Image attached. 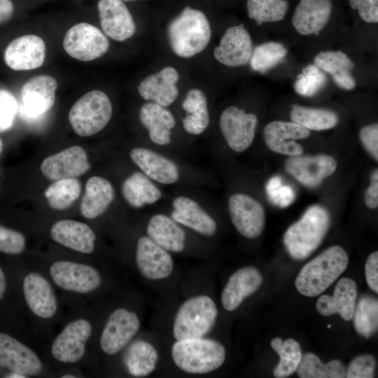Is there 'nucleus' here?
I'll use <instances>...</instances> for the list:
<instances>
[{"mask_svg": "<svg viewBox=\"0 0 378 378\" xmlns=\"http://www.w3.org/2000/svg\"><path fill=\"white\" fill-rule=\"evenodd\" d=\"M128 155L138 169L161 186L203 188L210 183L206 170L149 146H134Z\"/></svg>", "mask_w": 378, "mask_h": 378, "instance_id": "obj_1", "label": "nucleus"}, {"mask_svg": "<svg viewBox=\"0 0 378 378\" xmlns=\"http://www.w3.org/2000/svg\"><path fill=\"white\" fill-rule=\"evenodd\" d=\"M167 38L174 53L190 58L202 52L211 37L210 23L203 12L186 7L169 22Z\"/></svg>", "mask_w": 378, "mask_h": 378, "instance_id": "obj_2", "label": "nucleus"}, {"mask_svg": "<svg viewBox=\"0 0 378 378\" xmlns=\"http://www.w3.org/2000/svg\"><path fill=\"white\" fill-rule=\"evenodd\" d=\"M348 262L342 247L328 248L301 269L295 282L298 291L307 297L320 295L345 271Z\"/></svg>", "mask_w": 378, "mask_h": 378, "instance_id": "obj_3", "label": "nucleus"}, {"mask_svg": "<svg viewBox=\"0 0 378 378\" xmlns=\"http://www.w3.org/2000/svg\"><path fill=\"white\" fill-rule=\"evenodd\" d=\"M330 223V215L323 206H309L284 234V244L290 256L302 260L311 255L322 242Z\"/></svg>", "mask_w": 378, "mask_h": 378, "instance_id": "obj_4", "label": "nucleus"}, {"mask_svg": "<svg viewBox=\"0 0 378 378\" xmlns=\"http://www.w3.org/2000/svg\"><path fill=\"white\" fill-rule=\"evenodd\" d=\"M174 363L181 370L195 374L219 368L225 359L224 346L213 339L202 337L176 340L172 346Z\"/></svg>", "mask_w": 378, "mask_h": 378, "instance_id": "obj_5", "label": "nucleus"}, {"mask_svg": "<svg viewBox=\"0 0 378 378\" xmlns=\"http://www.w3.org/2000/svg\"><path fill=\"white\" fill-rule=\"evenodd\" d=\"M193 191L194 187H181L169 197V215L178 223L202 237L217 232L216 219L208 209L207 201Z\"/></svg>", "mask_w": 378, "mask_h": 378, "instance_id": "obj_6", "label": "nucleus"}, {"mask_svg": "<svg viewBox=\"0 0 378 378\" xmlns=\"http://www.w3.org/2000/svg\"><path fill=\"white\" fill-rule=\"evenodd\" d=\"M218 315L214 301L198 295L186 300L178 308L173 323L176 340L202 337L214 327Z\"/></svg>", "mask_w": 378, "mask_h": 378, "instance_id": "obj_7", "label": "nucleus"}, {"mask_svg": "<svg viewBox=\"0 0 378 378\" xmlns=\"http://www.w3.org/2000/svg\"><path fill=\"white\" fill-rule=\"evenodd\" d=\"M113 106L109 97L100 90L83 94L71 108L69 120L74 131L79 136L94 135L110 122Z\"/></svg>", "mask_w": 378, "mask_h": 378, "instance_id": "obj_8", "label": "nucleus"}, {"mask_svg": "<svg viewBox=\"0 0 378 378\" xmlns=\"http://www.w3.org/2000/svg\"><path fill=\"white\" fill-rule=\"evenodd\" d=\"M48 270L52 282L69 293L89 295L97 291L102 284L100 272L88 263L58 260L52 262Z\"/></svg>", "mask_w": 378, "mask_h": 378, "instance_id": "obj_9", "label": "nucleus"}, {"mask_svg": "<svg viewBox=\"0 0 378 378\" xmlns=\"http://www.w3.org/2000/svg\"><path fill=\"white\" fill-rule=\"evenodd\" d=\"M139 119L146 131L149 142L147 146L183 158L174 146L176 120L168 107L147 102L139 109Z\"/></svg>", "mask_w": 378, "mask_h": 378, "instance_id": "obj_10", "label": "nucleus"}, {"mask_svg": "<svg viewBox=\"0 0 378 378\" xmlns=\"http://www.w3.org/2000/svg\"><path fill=\"white\" fill-rule=\"evenodd\" d=\"M93 331L87 318L69 321L53 340L50 346L52 357L62 364H75L84 357Z\"/></svg>", "mask_w": 378, "mask_h": 378, "instance_id": "obj_11", "label": "nucleus"}, {"mask_svg": "<svg viewBox=\"0 0 378 378\" xmlns=\"http://www.w3.org/2000/svg\"><path fill=\"white\" fill-rule=\"evenodd\" d=\"M218 125L229 148L235 153H242L251 146L254 140L258 118L243 108L229 106L221 112Z\"/></svg>", "mask_w": 378, "mask_h": 378, "instance_id": "obj_12", "label": "nucleus"}, {"mask_svg": "<svg viewBox=\"0 0 378 378\" xmlns=\"http://www.w3.org/2000/svg\"><path fill=\"white\" fill-rule=\"evenodd\" d=\"M109 46L104 33L86 22L74 25L63 38V48L66 53L82 62H90L102 57L108 51Z\"/></svg>", "mask_w": 378, "mask_h": 378, "instance_id": "obj_13", "label": "nucleus"}, {"mask_svg": "<svg viewBox=\"0 0 378 378\" xmlns=\"http://www.w3.org/2000/svg\"><path fill=\"white\" fill-rule=\"evenodd\" d=\"M139 328L140 321L134 312L125 307L114 309L100 335L101 350L108 356L118 354L130 344Z\"/></svg>", "mask_w": 378, "mask_h": 378, "instance_id": "obj_14", "label": "nucleus"}, {"mask_svg": "<svg viewBox=\"0 0 378 378\" xmlns=\"http://www.w3.org/2000/svg\"><path fill=\"white\" fill-rule=\"evenodd\" d=\"M22 293L30 313L37 319L50 321L57 314L59 305L50 281L37 271H30L23 278Z\"/></svg>", "mask_w": 378, "mask_h": 378, "instance_id": "obj_15", "label": "nucleus"}, {"mask_svg": "<svg viewBox=\"0 0 378 378\" xmlns=\"http://www.w3.org/2000/svg\"><path fill=\"white\" fill-rule=\"evenodd\" d=\"M227 210L237 231L247 239L260 235L265 227V210L262 204L251 195L234 192L227 200Z\"/></svg>", "mask_w": 378, "mask_h": 378, "instance_id": "obj_16", "label": "nucleus"}, {"mask_svg": "<svg viewBox=\"0 0 378 378\" xmlns=\"http://www.w3.org/2000/svg\"><path fill=\"white\" fill-rule=\"evenodd\" d=\"M0 367L27 377L44 370L43 361L33 349L4 332H0Z\"/></svg>", "mask_w": 378, "mask_h": 378, "instance_id": "obj_17", "label": "nucleus"}, {"mask_svg": "<svg viewBox=\"0 0 378 378\" xmlns=\"http://www.w3.org/2000/svg\"><path fill=\"white\" fill-rule=\"evenodd\" d=\"M135 261L140 274L149 280L166 279L171 275L174 269V261L170 253L146 234L137 239Z\"/></svg>", "mask_w": 378, "mask_h": 378, "instance_id": "obj_18", "label": "nucleus"}, {"mask_svg": "<svg viewBox=\"0 0 378 378\" xmlns=\"http://www.w3.org/2000/svg\"><path fill=\"white\" fill-rule=\"evenodd\" d=\"M90 169L83 148L74 146L45 158L41 164L42 174L50 181L76 178Z\"/></svg>", "mask_w": 378, "mask_h": 378, "instance_id": "obj_19", "label": "nucleus"}, {"mask_svg": "<svg viewBox=\"0 0 378 378\" xmlns=\"http://www.w3.org/2000/svg\"><path fill=\"white\" fill-rule=\"evenodd\" d=\"M253 50L251 35L243 24L229 27L214 51L215 59L229 67L249 63Z\"/></svg>", "mask_w": 378, "mask_h": 378, "instance_id": "obj_20", "label": "nucleus"}, {"mask_svg": "<svg viewBox=\"0 0 378 378\" xmlns=\"http://www.w3.org/2000/svg\"><path fill=\"white\" fill-rule=\"evenodd\" d=\"M57 80L48 75L29 79L21 89V112L27 118H37L54 105Z\"/></svg>", "mask_w": 378, "mask_h": 378, "instance_id": "obj_21", "label": "nucleus"}, {"mask_svg": "<svg viewBox=\"0 0 378 378\" xmlns=\"http://www.w3.org/2000/svg\"><path fill=\"white\" fill-rule=\"evenodd\" d=\"M46 57V44L36 35L28 34L13 40L4 51V61L15 71H28L41 66Z\"/></svg>", "mask_w": 378, "mask_h": 378, "instance_id": "obj_22", "label": "nucleus"}, {"mask_svg": "<svg viewBox=\"0 0 378 378\" xmlns=\"http://www.w3.org/2000/svg\"><path fill=\"white\" fill-rule=\"evenodd\" d=\"M120 192L125 202L134 209L158 205L165 198L162 186L138 169L124 178Z\"/></svg>", "mask_w": 378, "mask_h": 378, "instance_id": "obj_23", "label": "nucleus"}, {"mask_svg": "<svg viewBox=\"0 0 378 378\" xmlns=\"http://www.w3.org/2000/svg\"><path fill=\"white\" fill-rule=\"evenodd\" d=\"M288 173L305 186H319L336 168L335 160L326 155L315 156H290L285 163Z\"/></svg>", "mask_w": 378, "mask_h": 378, "instance_id": "obj_24", "label": "nucleus"}, {"mask_svg": "<svg viewBox=\"0 0 378 378\" xmlns=\"http://www.w3.org/2000/svg\"><path fill=\"white\" fill-rule=\"evenodd\" d=\"M309 135V130L293 121L274 120L268 123L263 130L267 146L275 153L289 156L302 154L303 148L295 141Z\"/></svg>", "mask_w": 378, "mask_h": 378, "instance_id": "obj_25", "label": "nucleus"}, {"mask_svg": "<svg viewBox=\"0 0 378 378\" xmlns=\"http://www.w3.org/2000/svg\"><path fill=\"white\" fill-rule=\"evenodd\" d=\"M184 228L168 213L155 212L148 216L145 231L148 237L168 252L179 253L185 251L187 244Z\"/></svg>", "mask_w": 378, "mask_h": 378, "instance_id": "obj_26", "label": "nucleus"}, {"mask_svg": "<svg viewBox=\"0 0 378 378\" xmlns=\"http://www.w3.org/2000/svg\"><path fill=\"white\" fill-rule=\"evenodd\" d=\"M97 8L102 29L107 36L116 41L133 36L136 24L122 0H99Z\"/></svg>", "mask_w": 378, "mask_h": 378, "instance_id": "obj_27", "label": "nucleus"}, {"mask_svg": "<svg viewBox=\"0 0 378 378\" xmlns=\"http://www.w3.org/2000/svg\"><path fill=\"white\" fill-rule=\"evenodd\" d=\"M178 80L177 70L173 66H165L143 79L138 85L137 90L144 100L169 107L178 96L176 86Z\"/></svg>", "mask_w": 378, "mask_h": 378, "instance_id": "obj_28", "label": "nucleus"}, {"mask_svg": "<svg viewBox=\"0 0 378 378\" xmlns=\"http://www.w3.org/2000/svg\"><path fill=\"white\" fill-rule=\"evenodd\" d=\"M52 241L67 248L83 254L92 253L97 236L86 223L63 219L55 223L50 230Z\"/></svg>", "mask_w": 378, "mask_h": 378, "instance_id": "obj_29", "label": "nucleus"}, {"mask_svg": "<svg viewBox=\"0 0 378 378\" xmlns=\"http://www.w3.org/2000/svg\"><path fill=\"white\" fill-rule=\"evenodd\" d=\"M262 283V276L253 267L237 270L229 278L222 293L221 303L229 312L235 310L244 300L258 290Z\"/></svg>", "mask_w": 378, "mask_h": 378, "instance_id": "obj_30", "label": "nucleus"}, {"mask_svg": "<svg viewBox=\"0 0 378 378\" xmlns=\"http://www.w3.org/2000/svg\"><path fill=\"white\" fill-rule=\"evenodd\" d=\"M332 7L331 0H300L292 24L301 35H318L329 21Z\"/></svg>", "mask_w": 378, "mask_h": 378, "instance_id": "obj_31", "label": "nucleus"}, {"mask_svg": "<svg viewBox=\"0 0 378 378\" xmlns=\"http://www.w3.org/2000/svg\"><path fill=\"white\" fill-rule=\"evenodd\" d=\"M357 293L356 282L344 277L337 283L332 296L323 295L318 298L316 310L323 316L339 314L344 320L350 321L353 318Z\"/></svg>", "mask_w": 378, "mask_h": 378, "instance_id": "obj_32", "label": "nucleus"}, {"mask_svg": "<svg viewBox=\"0 0 378 378\" xmlns=\"http://www.w3.org/2000/svg\"><path fill=\"white\" fill-rule=\"evenodd\" d=\"M115 196L114 187L109 180L99 176L90 177L80 202L82 216L90 220L99 217L110 207Z\"/></svg>", "mask_w": 378, "mask_h": 378, "instance_id": "obj_33", "label": "nucleus"}, {"mask_svg": "<svg viewBox=\"0 0 378 378\" xmlns=\"http://www.w3.org/2000/svg\"><path fill=\"white\" fill-rule=\"evenodd\" d=\"M185 114L181 119L183 131L192 136L204 134L210 124L208 101L204 92L198 88L190 89L181 103Z\"/></svg>", "mask_w": 378, "mask_h": 378, "instance_id": "obj_34", "label": "nucleus"}, {"mask_svg": "<svg viewBox=\"0 0 378 378\" xmlns=\"http://www.w3.org/2000/svg\"><path fill=\"white\" fill-rule=\"evenodd\" d=\"M314 64L330 74L340 88L350 90L355 88L356 80L351 75L354 64L344 52L340 50L320 52L314 57Z\"/></svg>", "mask_w": 378, "mask_h": 378, "instance_id": "obj_35", "label": "nucleus"}, {"mask_svg": "<svg viewBox=\"0 0 378 378\" xmlns=\"http://www.w3.org/2000/svg\"><path fill=\"white\" fill-rule=\"evenodd\" d=\"M159 359L156 348L150 342L139 340L131 343L124 354V364L128 373L135 377H144L156 368Z\"/></svg>", "mask_w": 378, "mask_h": 378, "instance_id": "obj_36", "label": "nucleus"}, {"mask_svg": "<svg viewBox=\"0 0 378 378\" xmlns=\"http://www.w3.org/2000/svg\"><path fill=\"white\" fill-rule=\"evenodd\" d=\"M290 115L293 122L309 130H329L336 126L338 122L337 113L325 108L293 105Z\"/></svg>", "mask_w": 378, "mask_h": 378, "instance_id": "obj_37", "label": "nucleus"}, {"mask_svg": "<svg viewBox=\"0 0 378 378\" xmlns=\"http://www.w3.org/2000/svg\"><path fill=\"white\" fill-rule=\"evenodd\" d=\"M81 186L76 178L54 181L45 190L44 196L49 206L55 210H64L80 197Z\"/></svg>", "mask_w": 378, "mask_h": 378, "instance_id": "obj_38", "label": "nucleus"}, {"mask_svg": "<svg viewBox=\"0 0 378 378\" xmlns=\"http://www.w3.org/2000/svg\"><path fill=\"white\" fill-rule=\"evenodd\" d=\"M296 370L301 378L346 377V370L340 360H333L324 364L312 353H307L302 356Z\"/></svg>", "mask_w": 378, "mask_h": 378, "instance_id": "obj_39", "label": "nucleus"}, {"mask_svg": "<svg viewBox=\"0 0 378 378\" xmlns=\"http://www.w3.org/2000/svg\"><path fill=\"white\" fill-rule=\"evenodd\" d=\"M270 344L280 357V362L274 370V377L283 378L293 374L302 356L299 343L292 338L283 341L280 337H275Z\"/></svg>", "mask_w": 378, "mask_h": 378, "instance_id": "obj_40", "label": "nucleus"}, {"mask_svg": "<svg viewBox=\"0 0 378 378\" xmlns=\"http://www.w3.org/2000/svg\"><path fill=\"white\" fill-rule=\"evenodd\" d=\"M354 325L356 332L369 338L378 328V301L372 296H363L356 304Z\"/></svg>", "mask_w": 378, "mask_h": 378, "instance_id": "obj_41", "label": "nucleus"}, {"mask_svg": "<svg viewBox=\"0 0 378 378\" xmlns=\"http://www.w3.org/2000/svg\"><path fill=\"white\" fill-rule=\"evenodd\" d=\"M287 55L286 48L278 42H266L253 48L249 61L251 68L265 74L281 62Z\"/></svg>", "mask_w": 378, "mask_h": 378, "instance_id": "obj_42", "label": "nucleus"}, {"mask_svg": "<svg viewBox=\"0 0 378 378\" xmlns=\"http://www.w3.org/2000/svg\"><path fill=\"white\" fill-rule=\"evenodd\" d=\"M246 8L248 17L257 24L282 20L288 10L286 0H248Z\"/></svg>", "mask_w": 378, "mask_h": 378, "instance_id": "obj_43", "label": "nucleus"}, {"mask_svg": "<svg viewBox=\"0 0 378 378\" xmlns=\"http://www.w3.org/2000/svg\"><path fill=\"white\" fill-rule=\"evenodd\" d=\"M327 77L316 64L306 66L294 83L295 92L304 97H312L324 88Z\"/></svg>", "mask_w": 378, "mask_h": 378, "instance_id": "obj_44", "label": "nucleus"}, {"mask_svg": "<svg viewBox=\"0 0 378 378\" xmlns=\"http://www.w3.org/2000/svg\"><path fill=\"white\" fill-rule=\"evenodd\" d=\"M18 104L9 91L0 89V132L10 129L14 123Z\"/></svg>", "mask_w": 378, "mask_h": 378, "instance_id": "obj_45", "label": "nucleus"}, {"mask_svg": "<svg viewBox=\"0 0 378 378\" xmlns=\"http://www.w3.org/2000/svg\"><path fill=\"white\" fill-rule=\"evenodd\" d=\"M26 246L25 237L21 232L0 225V251L10 255L22 253Z\"/></svg>", "mask_w": 378, "mask_h": 378, "instance_id": "obj_46", "label": "nucleus"}, {"mask_svg": "<svg viewBox=\"0 0 378 378\" xmlns=\"http://www.w3.org/2000/svg\"><path fill=\"white\" fill-rule=\"evenodd\" d=\"M375 358L370 354L361 355L353 359L346 370L347 378H372L374 376Z\"/></svg>", "mask_w": 378, "mask_h": 378, "instance_id": "obj_47", "label": "nucleus"}, {"mask_svg": "<svg viewBox=\"0 0 378 378\" xmlns=\"http://www.w3.org/2000/svg\"><path fill=\"white\" fill-rule=\"evenodd\" d=\"M351 7L357 10L361 19L368 23L378 22V0H349Z\"/></svg>", "mask_w": 378, "mask_h": 378, "instance_id": "obj_48", "label": "nucleus"}, {"mask_svg": "<svg viewBox=\"0 0 378 378\" xmlns=\"http://www.w3.org/2000/svg\"><path fill=\"white\" fill-rule=\"evenodd\" d=\"M360 139L368 152L375 160H378V125H366L360 130Z\"/></svg>", "mask_w": 378, "mask_h": 378, "instance_id": "obj_49", "label": "nucleus"}, {"mask_svg": "<svg viewBox=\"0 0 378 378\" xmlns=\"http://www.w3.org/2000/svg\"><path fill=\"white\" fill-rule=\"evenodd\" d=\"M365 279L368 286L378 293V252L372 253L365 265Z\"/></svg>", "mask_w": 378, "mask_h": 378, "instance_id": "obj_50", "label": "nucleus"}, {"mask_svg": "<svg viewBox=\"0 0 378 378\" xmlns=\"http://www.w3.org/2000/svg\"><path fill=\"white\" fill-rule=\"evenodd\" d=\"M370 186L365 192L364 200L370 209H375L378 206V171L376 169L371 175Z\"/></svg>", "mask_w": 378, "mask_h": 378, "instance_id": "obj_51", "label": "nucleus"}, {"mask_svg": "<svg viewBox=\"0 0 378 378\" xmlns=\"http://www.w3.org/2000/svg\"><path fill=\"white\" fill-rule=\"evenodd\" d=\"M295 194L290 186H284L280 188L276 205L281 208L289 206L295 200Z\"/></svg>", "mask_w": 378, "mask_h": 378, "instance_id": "obj_52", "label": "nucleus"}, {"mask_svg": "<svg viewBox=\"0 0 378 378\" xmlns=\"http://www.w3.org/2000/svg\"><path fill=\"white\" fill-rule=\"evenodd\" d=\"M283 183L279 176L272 177L267 183L266 192L270 200L276 205L278 195Z\"/></svg>", "mask_w": 378, "mask_h": 378, "instance_id": "obj_53", "label": "nucleus"}, {"mask_svg": "<svg viewBox=\"0 0 378 378\" xmlns=\"http://www.w3.org/2000/svg\"><path fill=\"white\" fill-rule=\"evenodd\" d=\"M14 11L11 0H0V24L10 18Z\"/></svg>", "mask_w": 378, "mask_h": 378, "instance_id": "obj_54", "label": "nucleus"}, {"mask_svg": "<svg viewBox=\"0 0 378 378\" xmlns=\"http://www.w3.org/2000/svg\"><path fill=\"white\" fill-rule=\"evenodd\" d=\"M7 288V283L5 274L0 266V300H2Z\"/></svg>", "mask_w": 378, "mask_h": 378, "instance_id": "obj_55", "label": "nucleus"}, {"mask_svg": "<svg viewBox=\"0 0 378 378\" xmlns=\"http://www.w3.org/2000/svg\"><path fill=\"white\" fill-rule=\"evenodd\" d=\"M6 377L9 378H27L26 376L18 372H10L7 374Z\"/></svg>", "mask_w": 378, "mask_h": 378, "instance_id": "obj_56", "label": "nucleus"}, {"mask_svg": "<svg viewBox=\"0 0 378 378\" xmlns=\"http://www.w3.org/2000/svg\"><path fill=\"white\" fill-rule=\"evenodd\" d=\"M59 377H61V378H76L78 377L76 374H72V373H64V374H62V376H60Z\"/></svg>", "mask_w": 378, "mask_h": 378, "instance_id": "obj_57", "label": "nucleus"}, {"mask_svg": "<svg viewBox=\"0 0 378 378\" xmlns=\"http://www.w3.org/2000/svg\"><path fill=\"white\" fill-rule=\"evenodd\" d=\"M3 148H4L3 141L0 138V154L1 153L3 150Z\"/></svg>", "mask_w": 378, "mask_h": 378, "instance_id": "obj_58", "label": "nucleus"}, {"mask_svg": "<svg viewBox=\"0 0 378 378\" xmlns=\"http://www.w3.org/2000/svg\"><path fill=\"white\" fill-rule=\"evenodd\" d=\"M330 327H331V326H330V325H328V328H330Z\"/></svg>", "mask_w": 378, "mask_h": 378, "instance_id": "obj_59", "label": "nucleus"}, {"mask_svg": "<svg viewBox=\"0 0 378 378\" xmlns=\"http://www.w3.org/2000/svg\"><path fill=\"white\" fill-rule=\"evenodd\" d=\"M123 1H133V0H123Z\"/></svg>", "mask_w": 378, "mask_h": 378, "instance_id": "obj_60", "label": "nucleus"}]
</instances>
